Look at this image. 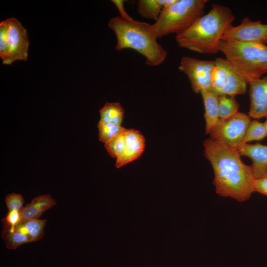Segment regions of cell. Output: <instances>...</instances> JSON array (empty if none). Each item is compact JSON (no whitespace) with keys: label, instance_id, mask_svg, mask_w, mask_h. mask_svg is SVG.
I'll list each match as a JSON object with an SVG mask.
<instances>
[{"label":"cell","instance_id":"10","mask_svg":"<svg viewBox=\"0 0 267 267\" xmlns=\"http://www.w3.org/2000/svg\"><path fill=\"white\" fill-rule=\"evenodd\" d=\"M222 40L266 44H267V24L245 17L239 25H230L225 30Z\"/></svg>","mask_w":267,"mask_h":267},{"label":"cell","instance_id":"2","mask_svg":"<svg viewBox=\"0 0 267 267\" xmlns=\"http://www.w3.org/2000/svg\"><path fill=\"white\" fill-rule=\"evenodd\" d=\"M234 19L228 7L214 4L207 14L176 35V41L181 48L201 54H216L220 51L219 44L224 33Z\"/></svg>","mask_w":267,"mask_h":267},{"label":"cell","instance_id":"3","mask_svg":"<svg viewBox=\"0 0 267 267\" xmlns=\"http://www.w3.org/2000/svg\"><path fill=\"white\" fill-rule=\"evenodd\" d=\"M108 27L116 36V50H134L142 54L146 64L152 67L161 64L166 59L167 52L157 42L152 24L132 17L116 16L110 19Z\"/></svg>","mask_w":267,"mask_h":267},{"label":"cell","instance_id":"23","mask_svg":"<svg viewBox=\"0 0 267 267\" xmlns=\"http://www.w3.org/2000/svg\"><path fill=\"white\" fill-rule=\"evenodd\" d=\"M5 202L8 211H17L21 212L24 207V200L19 194L11 193L5 197Z\"/></svg>","mask_w":267,"mask_h":267},{"label":"cell","instance_id":"11","mask_svg":"<svg viewBox=\"0 0 267 267\" xmlns=\"http://www.w3.org/2000/svg\"><path fill=\"white\" fill-rule=\"evenodd\" d=\"M248 84L250 100L248 115L255 119L267 117V76Z\"/></svg>","mask_w":267,"mask_h":267},{"label":"cell","instance_id":"21","mask_svg":"<svg viewBox=\"0 0 267 267\" xmlns=\"http://www.w3.org/2000/svg\"><path fill=\"white\" fill-rule=\"evenodd\" d=\"M97 128L99 140L104 143L123 132L125 128L121 125L103 122L99 120Z\"/></svg>","mask_w":267,"mask_h":267},{"label":"cell","instance_id":"12","mask_svg":"<svg viewBox=\"0 0 267 267\" xmlns=\"http://www.w3.org/2000/svg\"><path fill=\"white\" fill-rule=\"evenodd\" d=\"M125 146L122 154L116 159L115 166L119 168L138 159L143 153L145 140L143 135L134 129H125Z\"/></svg>","mask_w":267,"mask_h":267},{"label":"cell","instance_id":"16","mask_svg":"<svg viewBox=\"0 0 267 267\" xmlns=\"http://www.w3.org/2000/svg\"><path fill=\"white\" fill-rule=\"evenodd\" d=\"M205 108V133L209 134L212 128L220 120L218 112V96L210 91L201 92Z\"/></svg>","mask_w":267,"mask_h":267},{"label":"cell","instance_id":"26","mask_svg":"<svg viewBox=\"0 0 267 267\" xmlns=\"http://www.w3.org/2000/svg\"><path fill=\"white\" fill-rule=\"evenodd\" d=\"M112 2L114 3L117 8H118L121 17L129 18L131 17L127 13L124 6V0H113Z\"/></svg>","mask_w":267,"mask_h":267},{"label":"cell","instance_id":"25","mask_svg":"<svg viewBox=\"0 0 267 267\" xmlns=\"http://www.w3.org/2000/svg\"><path fill=\"white\" fill-rule=\"evenodd\" d=\"M254 192H258L267 196V177L255 179L254 183Z\"/></svg>","mask_w":267,"mask_h":267},{"label":"cell","instance_id":"27","mask_svg":"<svg viewBox=\"0 0 267 267\" xmlns=\"http://www.w3.org/2000/svg\"><path fill=\"white\" fill-rule=\"evenodd\" d=\"M264 124L266 127V129H267V119L266 120V121L264 123Z\"/></svg>","mask_w":267,"mask_h":267},{"label":"cell","instance_id":"5","mask_svg":"<svg viewBox=\"0 0 267 267\" xmlns=\"http://www.w3.org/2000/svg\"><path fill=\"white\" fill-rule=\"evenodd\" d=\"M207 0H177L165 7L152 25L154 34L158 39L165 36L178 35L189 28L203 15Z\"/></svg>","mask_w":267,"mask_h":267},{"label":"cell","instance_id":"15","mask_svg":"<svg viewBox=\"0 0 267 267\" xmlns=\"http://www.w3.org/2000/svg\"><path fill=\"white\" fill-rule=\"evenodd\" d=\"M56 204V201L49 194L39 195L24 206L20 212L22 218L39 219L43 213Z\"/></svg>","mask_w":267,"mask_h":267},{"label":"cell","instance_id":"14","mask_svg":"<svg viewBox=\"0 0 267 267\" xmlns=\"http://www.w3.org/2000/svg\"><path fill=\"white\" fill-rule=\"evenodd\" d=\"M224 65L225 74L219 95H226L234 97L236 95L245 94L247 83L226 58L224 59Z\"/></svg>","mask_w":267,"mask_h":267},{"label":"cell","instance_id":"20","mask_svg":"<svg viewBox=\"0 0 267 267\" xmlns=\"http://www.w3.org/2000/svg\"><path fill=\"white\" fill-rule=\"evenodd\" d=\"M266 136L267 130L264 123L256 120L251 121L240 145L251 141L260 140Z\"/></svg>","mask_w":267,"mask_h":267},{"label":"cell","instance_id":"4","mask_svg":"<svg viewBox=\"0 0 267 267\" xmlns=\"http://www.w3.org/2000/svg\"><path fill=\"white\" fill-rule=\"evenodd\" d=\"M219 48L247 84L267 73L266 44L221 40Z\"/></svg>","mask_w":267,"mask_h":267},{"label":"cell","instance_id":"7","mask_svg":"<svg viewBox=\"0 0 267 267\" xmlns=\"http://www.w3.org/2000/svg\"><path fill=\"white\" fill-rule=\"evenodd\" d=\"M250 122L249 115L239 112L227 119H220L209 132V138L237 149L244 139Z\"/></svg>","mask_w":267,"mask_h":267},{"label":"cell","instance_id":"24","mask_svg":"<svg viewBox=\"0 0 267 267\" xmlns=\"http://www.w3.org/2000/svg\"><path fill=\"white\" fill-rule=\"evenodd\" d=\"M22 218L19 211H8L6 215L1 220L3 227H13L19 222Z\"/></svg>","mask_w":267,"mask_h":267},{"label":"cell","instance_id":"13","mask_svg":"<svg viewBox=\"0 0 267 267\" xmlns=\"http://www.w3.org/2000/svg\"><path fill=\"white\" fill-rule=\"evenodd\" d=\"M237 149L241 155L252 160L251 166L255 179L267 177V145L258 143H246L239 146Z\"/></svg>","mask_w":267,"mask_h":267},{"label":"cell","instance_id":"1","mask_svg":"<svg viewBox=\"0 0 267 267\" xmlns=\"http://www.w3.org/2000/svg\"><path fill=\"white\" fill-rule=\"evenodd\" d=\"M205 156L214 172L216 193L239 202L248 200L254 192L255 177L251 165L243 163L238 150L210 138L203 143Z\"/></svg>","mask_w":267,"mask_h":267},{"label":"cell","instance_id":"19","mask_svg":"<svg viewBox=\"0 0 267 267\" xmlns=\"http://www.w3.org/2000/svg\"><path fill=\"white\" fill-rule=\"evenodd\" d=\"M239 104L234 97L218 96V112L220 120L227 119L238 112Z\"/></svg>","mask_w":267,"mask_h":267},{"label":"cell","instance_id":"22","mask_svg":"<svg viewBox=\"0 0 267 267\" xmlns=\"http://www.w3.org/2000/svg\"><path fill=\"white\" fill-rule=\"evenodd\" d=\"M124 131L104 143L106 151L112 158L117 159L124 151L125 146Z\"/></svg>","mask_w":267,"mask_h":267},{"label":"cell","instance_id":"17","mask_svg":"<svg viewBox=\"0 0 267 267\" xmlns=\"http://www.w3.org/2000/svg\"><path fill=\"white\" fill-rule=\"evenodd\" d=\"M167 0H138L137 10L142 17L156 21L163 8L167 6Z\"/></svg>","mask_w":267,"mask_h":267},{"label":"cell","instance_id":"9","mask_svg":"<svg viewBox=\"0 0 267 267\" xmlns=\"http://www.w3.org/2000/svg\"><path fill=\"white\" fill-rule=\"evenodd\" d=\"M215 66L214 60L185 56L181 58L178 69L187 76L193 91L200 93L203 90L211 91V74Z\"/></svg>","mask_w":267,"mask_h":267},{"label":"cell","instance_id":"8","mask_svg":"<svg viewBox=\"0 0 267 267\" xmlns=\"http://www.w3.org/2000/svg\"><path fill=\"white\" fill-rule=\"evenodd\" d=\"M46 220L22 218L13 227H3L1 237L6 247L15 249L24 244L37 241L44 236Z\"/></svg>","mask_w":267,"mask_h":267},{"label":"cell","instance_id":"6","mask_svg":"<svg viewBox=\"0 0 267 267\" xmlns=\"http://www.w3.org/2000/svg\"><path fill=\"white\" fill-rule=\"evenodd\" d=\"M29 45L27 30L17 19L10 18L0 23V57L3 64L27 61Z\"/></svg>","mask_w":267,"mask_h":267},{"label":"cell","instance_id":"18","mask_svg":"<svg viewBox=\"0 0 267 267\" xmlns=\"http://www.w3.org/2000/svg\"><path fill=\"white\" fill-rule=\"evenodd\" d=\"M99 113L100 121L121 125L125 111L119 102H106L99 110Z\"/></svg>","mask_w":267,"mask_h":267}]
</instances>
